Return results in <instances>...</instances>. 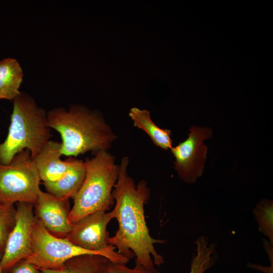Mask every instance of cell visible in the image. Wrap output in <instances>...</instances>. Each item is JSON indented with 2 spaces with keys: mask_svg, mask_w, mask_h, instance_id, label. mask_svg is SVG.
Returning a JSON list of instances; mask_svg holds the SVG:
<instances>
[{
  "mask_svg": "<svg viewBox=\"0 0 273 273\" xmlns=\"http://www.w3.org/2000/svg\"><path fill=\"white\" fill-rule=\"evenodd\" d=\"M16 208L0 202V251L3 253L8 237L15 224Z\"/></svg>",
  "mask_w": 273,
  "mask_h": 273,
  "instance_id": "18",
  "label": "cell"
},
{
  "mask_svg": "<svg viewBox=\"0 0 273 273\" xmlns=\"http://www.w3.org/2000/svg\"><path fill=\"white\" fill-rule=\"evenodd\" d=\"M48 124L62 138V155L76 157L89 151H109L117 135L100 112L80 105L47 113Z\"/></svg>",
  "mask_w": 273,
  "mask_h": 273,
  "instance_id": "2",
  "label": "cell"
},
{
  "mask_svg": "<svg viewBox=\"0 0 273 273\" xmlns=\"http://www.w3.org/2000/svg\"><path fill=\"white\" fill-rule=\"evenodd\" d=\"M194 243L196 245V253L193 254L189 273H204L213 266L218 258L217 245L215 243L209 245L206 236L199 237Z\"/></svg>",
  "mask_w": 273,
  "mask_h": 273,
  "instance_id": "16",
  "label": "cell"
},
{
  "mask_svg": "<svg viewBox=\"0 0 273 273\" xmlns=\"http://www.w3.org/2000/svg\"><path fill=\"white\" fill-rule=\"evenodd\" d=\"M84 161L74 158L68 170L59 179L43 183L47 192L59 198L69 199L75 196L84 180Z\"/></svg>",
  "mask_w": 273,
  "mask_h": 273,
  "instance_id": "12",
  "label": "cell"
},
{
  "mask_svg": "<svg viewBox=\"0 0 273 273\" xmlns=\"http://www.w3.org/2000/svg\"><path fill=\"white\" fill-rule=\"evenodd\" d=\"M86 254L99 255L73 244L66 238L53 235L35 217L31 252L25 258L27 261L40 269L58 270L68 260Z\"/></svg>",
  "mask_w": 273,
  "mask_h": 273,
  "instance_id": "6",
  "label": "cell"
},
{
  "mask_svg": "<svg viewBox=\"0 0 273 273\" xmlns=\"http://www.w3.org/2000/svg\"><path fill=\"white\" fill-rule=\"evenodd\" d=\"M2 253L0 251V262H1V258H2ZM0 273H4L3 271L2 270V269L1 268V265H0Z\"/></svg>",
  "mask_w": 273,
  "mask_h": 273,
  "instance_id": "21",
  "label": "cell"
},
{
  "mask_svg": "<svg viewBox=\"0 0 273 273\" xmlns=\"http://www.w3.org/2000/svg\"><path fill=\"white\" fill-rule=\"evenodd\" d=\"M113 219L111 212L100 210L91 213L72 224L67 238L73 244L94 252L111 262L127 263L129 259L115 251L110 244L107 225Z\"/></svg>",
  "mask_w": 273,
  "mask_h": 273,
  "instance_id": "7",
  "label": "cell"
},
{
  "mask_svg": "<svg viewBox=\"0 0 273 273\" xmlns=\"http://www.w3.org/2000/svg\"><path fill=\"white\" fill-rule=\"evenodd\" d=\"M52 135L45 110L31 97L21 93L13 100L8 133L0 143V164H10L17 154L25 149L34 159Z\"/></svg>",
  "mask_w": 273,
  "mask_h": 273,
  "instance_id": "3",
  "label": "cell"
},
{
  "mask_svg": "<svg viewBox=\"0 0 273 273\" xmlns=\"http://www.w3.org/2000/svg\"><path fill=\"white\" fill-rule=\"evenodd\" d=\"M22 78V68L16 59L9 58L0 61V100H13L20 95Z\"/></svg>",
  "mask_w": 273,
  "mask_h": 273,
  "instance_id": "15",
  "label": "cell"
},
{
  "mask_svg": "<svg viewBox=\"0 0 273 273\" xmlns=\"http://www.w3.org/2000/svg\"><path fill=\"white\" fill-rule=\"evenodd\" d=\"M40 178L34 159L25 149L17 154L10 164H0V202L34 205L40 190Z\"/></svg>",
  "mask_w": 273,
  "mask_h": 273,
  "instance_id": "5",
  "label": "cell"
},
{
  "mask_svg": "<svg viewBox=\"0 0 273 273\" xmlns=\"http://www.w3.org/2000/svg\"><path fill=\"white\" fill-rule=\"evenodd\" d=\"M4 273H42L41 270L33 264L23 259L14 264Z\"/></svg>",
  "mask_w": 273,
  "mask_h": 273,
  "instance_id": "20",
  "label": "cell"
},
{
  "mask_svg": "<svg viewBox=\"0 0 273 273\" xmlns=\"http://www.w3.org/2000/svg\"><path fill=\"white\" fill-rule=\"evenodd\" d=\"M111 262L102 255L86 254L68 260L60 269L40 270L42 273H107Z\"/></svg>",
  "mask_w": 273,
  "mask_h": 273,
  "instance_id": "14",
  "label": "cell"
},
{
  "mask_svg": "<svg viewBox=\"0 0 273 273\" xmlns=\"http://www.w3.org/2000/svg\"><path fill=\"white\" fill-rule=\"evenodd\" d=\"M107 273H161L155 267L147 268L143 266L135 265L133 268L128 267L126 264L111 262Z\"/></svg>",
  "mask_w": 273,
  "mask_h": 273,
  "instance_id": "19",
  "label": "cell"
},
{
  "mask_svg": "<svg viewBox=\"0 0 273 273\" xmlns=\"http://www.w3.org/2000/svg\"><path fill=\"white\" fill-rule=\"evenodd\" d=\"M69 199L59 198L40 190L34 204L35 216L53 235L65 238L72 224L69 220Z\"/></svg>",
  "mask_w": 273,
  "mask_h": 273,
  "instance_id": "10",
  "label": "cell"
},
{
  "mask_svg": "<svg viewBox=\"0 0 273 273\" xmlns=\"http://www.w3.org/2000/svg\"><path fill=\"white\" fill-rule=\"evenodd\" d=\"M129 161L127 156L122 158L112 192L115 204L110 212L113 219L118 221V229L110 237L109 243L128 259L135 256V265L153 268L154 264L160 266L164 262L154 245L163 244L165 241L153 238L150 234L144 207L150 199V190L146 180H140L136 185L129 175Z\"/></svg>",
  "mask_w": 273,
  "mask_h": 273,
  "instance_id": "1",
  "label": "cell"
},
{
  "mask_svg": "<svg viewBox=\"0 0 273 273\" xmlns=\"http://www.w3.org/2000/svg\"><path fill=\"white\" fill-rule=\"evenodd\" d=\"M61 143L50 140L34 158L40 180L43 183L61 178L72 165L74 158L61 159Z\"/></svg>",
  "mask_w": 273,
  "mask_h": 273,
  "instance_id": "11",
  "label": "cell"
},
{
  "mask_svg": "<svg viewBox=\"0 0 273 273\" xmlns=\"http://www.w3.org/2000/svg\"><path fill=\"white\" fill-rule=\"evenodd\" d=\"M84 164L85 177L69 215L72 224L96 211H107L114 204L112 192L119 170L114 156L109 151H99Z\"/></svg>",
  "mask_w": 273,
  "mask_h": 273,
  "instance_id": "4",
  "label": "cell"
},
{
  "mask_svg": "<svg viewBox=\"0 0 273 273\" xmlns=\"http://www.w3.org/2000/svg\"><path fill=\"white\" fill-rule=\"evenodd\" d=\"M253 214L257 223L258 231L273 244V202L262 199L253 210Z\"/></svg>",
  "mask_w": 273,
  "mask_h": 273,
  "instance_id": "17",
  "label": "cell"
},
{
  "mask_svg": "<svg viewBox=\"0 0 273 273\" xmlns=\"http://www.w3.org/2000/svg\"><path fill=\"white\" fill-rule=\"evenodd\" d=\"M185 141L170 149L175 158L174 168L179 177L186 183L196 182L202 176L208 147L203 142L212 137L209 127L192 126Z\"/></svg>",
  "mask_w": 273,
  "mask_h": 273,
  "instance_id": "8",
  "label": "cell"
},
{
  "mask_svg": "<svg viewBox=\"0 0 273 273\" xmlns=\"http://www.w3.org/2000/svg\"><path fill=\"white\" fill-rule=\"evenodd\" d=\"M34 205L19 202L16 207L15 224L10 233L0 265L4 271L30 253L32 234L35 220Z\"/></svg>",
  "mask_w": 273,
  "mask_h": 273,
  "instance_id": "9",
  "label": "cell"
},
{
  "mask_svg": "<svg viewBox=\"0 0 273 273\" xmlns=\"http://www.w3.org/2000/svg\"><path fill=\"white\" fill-rule=\"evenodd\" d=\"M128 115L134 126L146 133L155 145L165 150L172 147L171 130L158 127L152 120L150 111L132 107Z\"/></svg>",
  "mask_w": 273,
  "mask_h": 273,
  "instance_id": "13",
  "label": "cell"
}]
</instances>
